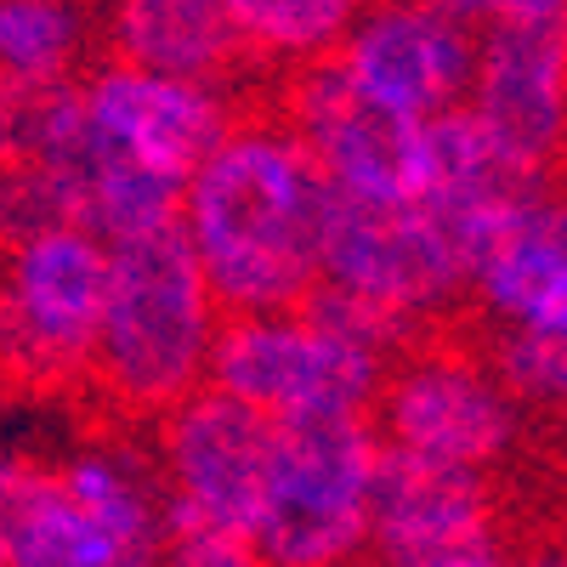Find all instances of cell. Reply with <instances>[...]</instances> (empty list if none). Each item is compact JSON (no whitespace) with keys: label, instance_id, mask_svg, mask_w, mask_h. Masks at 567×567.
<instances>
[{"label":"cell","instance_id":"6da1fadb","mask_svg":"<svg viewBox=\"0 0 567 567\" xmlns=\"http://www.w3.org/2000/svg\"><path fill=\"white\" fill-rule=\"evenodd\" d=\"M329 182L284 125L233 120L182 194V233L221 318L290 312L318 284Z\"/></svg>","mask_w":567,"mask_h":567},{"label":"cell","instance_id":"7a4b0ae2","mask_svg":"<svg viewBox=\"0 0 567 567\" xmlns=\"http://www.w3.org/2000/svg\"><path fill=\"white\" fill-rule=\"evenodd\" d=\"M216 329L221 312L182 221L114 239L103 323L91 347V392L120 420H165L205 386Z\"/></svg>","mask_w":567,"mask_h":567},{"label":"cell","instance_id":"3957f363","mask_svg":"<svg viewBox=\"0 0 567 567\" xmlns=\"http://www.w3.org/2000/svg\"><path fill=\"white\" fill-rule=\"evenodd\" d=\"M159 471L120 443H91L58 465L0 460V550L7 567H159Z\"/></svg>","mask_w":567,"mask_h":567},{"label":"cell","instance_id":"277c9868","mask_svg":"<svg viewBox=\"0 0 567 567\" xmlns=\"http://www.w3.org/2000/svg\"><path fill=\"white\" fill-rule=\"evenodd\" d=\"M381 437L369 414L284 420L250 528L256 567H369V483Z\"/></svg>","mask_w":567,"mask_h":567},{"label":"cell","instance_id":"5b68a950","mask_svg":"<svg viewBox=\"0 0 567 567\" xmlns=\"http://www.w3.org/2000/svg\"><path fill=\"white\" fill-rule=\"evenodd\" d=\"M369 420L386 449L477 477H494L528 443V409L511 398L494 358L432 329L392 358Z\"/></svg>","mask_w":567,"mask_h":567},{"label":"cell","instance_id":"8992f818","mask_svg":"<svg viewBox=\"0 0 567 567\" xmlns=\"http://www.w3.org/2000/svg\"><path fill=\"white\" fill-rule=\"evenodd\" d=\"M109 296V245L85 227H52L0 250V381L23 392L91 386Z\"/></svg>","mask_w":567,"mask_h":567},{"label":"cell","instance_id":"52a82bcc","mask_svg":"<svg viewBox=\"0 0 567 567\" xmlns=\"http://www.w3.org/2000/svg\"><path fill=\"white\" fill-rule=\"evenodd\" d=\"M477 256L432 205H381L329 187L318 284L347 290L369 307L403 318L409 329H432L449 307L465 301Z\"/></svg>","mask_w":567,"mask_h":567},{"label":"cell","instance_id":"ba28073f","mask_svg":"<svg viewBox=\"0 0 567 567\" xmlns=\"http://www.w3.org/2000/svg\"><path fill=\"white\" fill-rule=\"evenodd\" d=\"M392 358L369 352L336 329H323L301 307L221 318L205 386L250 403L272 425L312 414H374Z\"/></svg>","mask_w":567,"mask_h":567},{"label":"cell","instance_id":"9c48e42d","mask_svg":"<svg viewBox=\"0 0 567 567\" xmlns=\"http://www.w3.org/2000/svg\"><path fill=\"white\" fill-rule=\"evenodd\" d=\"M85 136L69 165L74 187L91 171H120L187 194L194 171L210 159V148L233 131V109L221 91L194 80L142 74L125 63H103L80 85Z\"/></svg>","mask_w":567,"mask_h":567},{"label":"cell","instance_id":"30bf717a","mask_svg":"<svg viewBox=\"0 0 567 567\" xmlns=\"http://www.w3.org/2000/svg\"><path fill=\"white\" fill-rule=\"evenodd\" d=\"M278 125L301 142V154L336 194L381 205H414L425 194V120L369 103L336 58L296 69V80L284 85Z\"/></svg>","mask_w":567,"mask_h":567},{"label":"cell","instance_id":"8fae6325","mask_svg":"<svg viewBox=\"0 0 567 567\" xmlns=\"http://www.w3.org/2000/svg\"><path fill=\"white\" fill-rule=\"evenodd\" d=\"M523 182L567 171V23H488L460 103Z\"/></svg>","mask_w":567,"mask_h":567},{"label":"cell","instance_id":"7c38bea8","mask_svg":"<svg viewBox=\"0 0 567 567\" xmlns=\"http://www.w3.org/2000/svg\"><path fill=\"white\" fill-rule=\"evenodd\" d=\"M154 425H159L154 471H159L165 505L250 545L278 425L216 386H199Z\"/></svg>","mask_w":567,"mask_h":567},{"label":"cell","instance_id":"4fadbf2b","mask_svg":"<svg viewBox=\"0 0 567 567\" xmlns=\"http://www.w3.org/2000/svg\"><path fill=\"white\" fill-rule=\"evenodd\" d=\"M477 34L483 29L425 7V0H398V7L358 12L336 63L369 103L403 120H437L465 103Z\"/></svg>","mask_w":567,"mask_h":567},{"label":"cell","instance_id":"5bb4252c","mask_svg":"<svg viewBox=\"0 0 567 567\" xmlns=\"http://www.w3.org/2000/svg\"><path fill=\"white\" fill-rule=\"evenodd\" d=\"M499 539L494 477L432 465L381 443L369 483V567H409Z\"/></svg>","mask_w":567,"mask_h":567},{"label":"cell","instance_id":"9a60e30c","mask_svg":"<svg viewBox=\"0 0 567 567\" xmlns=\"http://www.w3.org/2000/svg\"><path fill=\"white\" fill-rule=\"evenodd\" d=\"M567 284V182H539L505 210L471 267L465 301L494 329H516Z\"/></svg>","mask_w":567,"mask_h":567},{"label":"cell","instance_id":"2e32d148","mask_svg":"<svg viewBox=\"0 0 567 567\" xmlns=\"http://www.w3.org/2000/svg\"><path fill=\"white\" fill-rule=\"evenodd\" d=\"M109 45L114 63L165 74V80H194L221 85L233 69H245L250 52L233 34L221 0H114L109 12Z\"/></svg>","mask_w":567,"mask_h":567},{"label":"cell","instance_id":"e0dca14e","mask_svg":"<svg viewBox=\"0 0 567 567\" xmlns=\"http://www.w3.org/2000/svg\"><path fill=\"white\" fill-rule=\"evenodd\" d=\"M221 12L250 58L301 69L341 52L363 0H221Z\"/></svg>","mask_w":567,"mask_h":567},{"label":"cell","instance_id":"ac0fdd59","mask_svg":"<svg viewBox=\"0 0 567 567\" xmlns=\"http://www.w3.org/2000/svg\"><path fill=\"white\" fill-rule=\"evenodd\" d=\"M494 369L528 414H567V284L516 329L494 336Z\"/></svg>","mask_w":567,"mask_h":567},{"label":"cell","instance_id":"d6986e66","mask_svg":"<svg viewBox=\"0 0 567 567\" xmlns=\"http://www.w3.org/2000/svg\"><path fill=\"white\" fill-rule=\"evenodd\" d=\"M80 18L69 0H0V74L18 85H69Z\"/></svg>","mask_w":567,"mask_h":567},{"label":"cell","instance_id":"ffe728a7","mask_svg":"<svg viewBox=\"0 0 567 567\" xmlns=\"http://www.w3.org/2000/svg\"><path fill=\"white\" fill-rule=\"evenodd\" d=\"M477 18L488 23H567V0H477Z\"/></svg>","mask_w":567,"mask_h":567},{"label":"cell","instance_id":"44dd1931","mask_svg":"<svg viewBox=\"0 0 567 567\" xmlns=\"http://www.w3.org/2000/svg\"><path fill=\"white\" fill-rule=\"evenodd\" d=\"M409 567H523V556H516V550H505L499 539H488V545L449 550V556H425V561H409Z\"/></svg>","mask_w":567,"mask_h":567},{"label":"cell","instance_id":"7402d4cb","mask_svg":"<svg viewBox=\"0 0 567 567\" xmlns=\"http://www.w3.org/2000/svg\"><path fill=\"white\" fill-rule=\"evenodd\" d=\"M523 567H567V539H550V545H539L534 556H523Z\"/></svg>","mask_w":567,"mask_h":567},{"label":"cell","instance_id":"603a6c76","mask_svg":"<svg viewBox=\"0 0 567 567\" xmlns=\"http://www.w3.org/2000/svg\"><path fill=\"white\" fill-rule=\"evenodd\" d=\"M369 7H398V0H369Z\"/></svg>","mask_w":567,"mask_h":567},{"label":"cell","instance_id":"cb8c5ba5","mask_svg":"<svg viewBox=\"0 0 567 567\" xmlns=\"http://www.w3.org/2000/svg\"><path fill=\"white\" fill-rule=\"evenodd\" d=\"M0 567H7V550H0Z\"/></svg>","mask_w":567,"mask_h":567}]
</instances>
